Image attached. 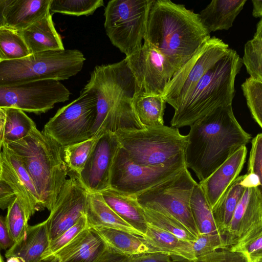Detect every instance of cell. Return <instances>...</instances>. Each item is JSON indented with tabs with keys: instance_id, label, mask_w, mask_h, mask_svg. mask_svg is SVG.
<instances>
[{
	"instance_id": "f35d334b",
	"label": "cell",
	"mask_w": 262,
	"mask_h": 262,
	"mask_svg": "<svg viewBox=\"0 0 262 262\" xmlns=\"http://www.w3.org/2000/svg\"><path fill=\"white\" fill-rule=\"evenodd\" d=\"M262 226L251 230L230 248L242 253L248 262H262Z\"/></svg>"
},
{
	"instance_id": "c3c4849f",
	"label": "cell",
	"mask_w": 262,
	"mask_h": 262,
	"mask_svg": "<svg viewBox=\"0 0 262 262\" xmlns=\"http://www.w3.org/2000/svg\"><path fill=\"white\" fill-rule=\"evenodd\" d=\"M240 183L245 188L262 186L261 179L257 174L252 173L243 175Z\"/></svg>"
},
{
	"instance_id": "1f68e13d",
	"label": "cell",
	"mask_w": 262,
	"mask_h": 262,
	"mask_svg": "<svg viewBox=\"0 0 262 262\" xmlns=\"http://www.w3.org/2000/svg\"><path fill=\"white\" fill-rule=\"evenodd\" d=\"M190 208L200 234L220 232L215 225L211 209L198 183L193 189Z\"/></svg>"
},
{
	"instance_id": "5bb4252c",
	"label": "cell",
	"mask_w": 262,
	"mask_h": 262,
	"mask_svg": "<svg viewBox=\"0 0 262 262\" xmlns=\"http://www.w3.org/2000/svg\"><path fill=\"white\" fill-rule=\"evenodd\" d=\"M125 59L135 78L134 95H163L176 73L164 57L146 41Z\"/></svg>"
},
{
	"instance_id": "db71d44e",
	"label": "cell",
	"mask_w": 262,
	"mask_h": 262,
	"mask_svg": "<svg viewBox=\"0 0 262 262\" xmlns=\"http://www.w3.org/2000/svg\"><path fill=\"white\" fill-rule=\"evenodd\" d=\"M6 259V262H23L20 258L16 256H10Z\"/></svg>"
},
{
	"instance_id": "cb8c5ba5",
	"label": "cell",
	"mask_w": 262,
	"mask_h": 262,
	"mask_svg": "<svg viewBox=\"0 0 262 262\" xmlns=\"http://www.w3.org/2000/svg\"><path fill=\"white\" fill-rule=\"evenodd\" d=\"M100 193L107 204L120 217L142 236L145 235L147 223L143 209L135 197L122 194L111 188Z\"/></svg>"
},
{
	"instance_id": "9f6ffc18",
	"label": "cell",
	"mask_w": 262,
	"mask_h": 262,
	"mask_svg": "<svg viewBox=\"0 0 262 262\" xmlns=\"http://www.w3.org/2000/svg\"><path fill=\"white\" fill-rule=\"evenodd\" d=\"M0 262H4V260L3 259V257L1 253V251H0Z\"/></svg>"
},
{
	"instance_id": "484cf974",
	"label": "cell",
	"mask_w": 262,
	"mask_h": 262,
	"mask_svg": "<svg viewBox=\"0 0 262 262\" xmlns=\"http://www.w3.org/2000/svg\"><path fill=\"white\" fill-rule=\"evenodd\" d=\"M85 215L89 228L104 227L141 236L116 213L105 202L100 193L88 192Z\"/></svg>"
},
{
	"instance_id": "ac0fdd59",
	"label": "cell",
	"mask_w": 262,
	"mask_h": 262,
	"mask_svg": "<svg viewBox=\"0 0 262 262\" xmlns=\"http://www.w3.org/2000/svg\"><path fill=\"white\" fill-rule=\"evenodd\" d=\"M0 179L6 182L24 206L34 214L43 210L34 183L17 157L4 145L1 150Z\"/></svg>"
},
{
	"instance_id": "83f0119b",
	"label": "cell",
	"mask_w": 262,
	"mask_h": 262,
	"mask_svg": "<svg viewBox=\"0 0 262 262\" xmlns=\"http://www.w3.org/2000/svg\"><path fill=\"white\" fill-rule=\"evenodd\" d=\"M143 237L155 252L178 256L188 260L196 259L193 242L182 239L151 224L147 223L146 232Z\"/></svg>"
},
{
	"instance_id": "9a60e30c",
	"label": "cell",
	"mask_w": 262,
	"mask_h": 262,
	"mask_svg": "<svg viewBox=\"0 0 262 262\" xmlns=\"http://www.w3.org/2000/svg\"><path fill=\"white\" fill-rule=\"evenodd\" d=\"M68 176L69 178L66 181L49 216L45 220L50 241L71 227L85 214L88 191L77 173L69 171Z\"/></svg>"
},
{
	"instance_id": "7dc6e473",
	"label": "cell",
	"mask_w": 262,
	"mask_h": 262,
	"mask_svg": "<svg viewBox=\"0 0 262 262\" xmlns=\"http://www.w3.org/2000/svg\"><path fill=\"white\" fill-rule=\"evenodd\" d=\"M14 244L7 227L5 217L0 214V250H7Z\"/></svg>"
},
{
	"instance_id": "ba28073f",
	"label": "cell",
	"mask_w": 262,
	"mask_h": 262,
	"mask_svg": "<svg viewBox=\"0 0 262 262\" xmlns=\"http://www.w3.org/2000/svg\"><path fill=\"white\" fill-rule=\"evenodd\" d=\"M152 0H112L104 9V29L112 43L126 57L139 49Z\"/></svg>"
},
{
	"instance_id": "8d00e7d4",
	"label": "cell",
	"mask_w": 262,
	"mask_h": 262,
	"mask_svg": "<svg viewBox=\"0 0 262 262\" xmlns=\"http://www.w3.org/2000/svg\"><path fill=\"white\" fill-rule=\"evenodd\" d=\"M97 137L62 147L64 162L69 171L79 174L94 147Z\"/></svg>"
},
{
	"instance_id": "5b68a950",
	"label": "cell",
	"mask_w": 262,
	"mask_h": 262,
	"mask_svg": "<svg viewBox=\"0 0 262 262\" xmlns=\"http://www.w3.org/2000/svg\"><path fill=\"white\" fill-rule=\"evenodd\" d=\"M85 58L77 49L49 50L17 59L0 60V86L40 80H66L82 70Z\"/></svg>"
},
{
	"instance_id": "9c48e42d",
	"label": "cell",
	"mask_w": 262,
	"mask_h": 262,
	"mask_svg": "<svg viewBox=\"0 0 262 262\" xmlns=\"http://www.w3.org/2000/svg\"><path fill=\"white\" fill-rule=\"evenodd\" d=\"M97 116V98L82 89L80 96L58 109L45 125L42 132L62 147L92 138L91 131Z\"/></svg>"
},
{
	"instance_id": "4316f807",
	"label": "cell",
	"mask_w": 262,
	"mask_h": 262,
	"mask_svg": "<svg viewBox=\"0 0 262 262\" xmlns=\"http://www.w3.org/2000/svg\"><path fill=\"white\" fill-rule=\"evenodd\" d=\"M92 229L103 241L107 249L125 255L155 252L140 235L111 228L96 226Z\"/></svg>"
},
{
	"instance_id": "44dd1931",
	"label": "cell",
	"mask_w": 262,
	"mask_h": 262,
	"mask_svg": "<svg viewBox=\"0 0 262 262\" xmlns=\"http://www.w3.org/2000/svg\"><path fill=\"white\" fill-rule=\"evenodd\" d=\"M51 0H9L4 11L5 26L21 31L50 13Z\"/></svg>"
},
{
	"instance_id": "b9f144b4",
	"label": "cell",
	"mask_w": 262,
	"mask_h": 262,
	"mask_svg": "<svg viewBox=\"0 0 262 262\" xmlns=\"http://www.w3.org/2000/svg\"><path fill=\"white\" fill-rule=\"evenodd\" d=\"M96 262H170V259L169 255L160 252L125 255L106 249Z\"/></svg>"
},
{
	"instance_id": "ee69618b",
	"label": "cell",
	"mask_w": 262,
	"mask_h": 262,
	"mask_svg": "<svg viewBox=\"0 0 262 262\" xmlns=\"http://www.w3.org/2000/svg\"><path fill=\"white\" fill-rule=\"evenodd\" d=\"M226 248H229L226 236L220 232L200 234L193 242V248L196 258Z\"/></svg>"
},
{
	"instance_id": "f907efd6",
	"label": "cell",
	"mask_w": 262,
	"mask_h": 262,
	"mask_svg": "<svg viewBox=\"0 0 262 262\" xmlns=\"http://www.w3.org/2000/svg\"><path fill=\"white\" fill-rule=\"evenodd\" d=\"M9 0H0V27L5 26L4 11Z\"/></svg>"
},
{
	"instance_id": "f5cc1de1",
	"label": "cell",
	"mask_w": 262,
	"mask_h": 262,
	"mask_svg": "<svg viewBox=\"0 0 262 262\" xmlns=\"http://www.w3.org/2000/svg\"><path fill=\"white\" fill-rule=\"evenodd\" d=\"M37 262H60V261L57 256H54L46 259H40Z\"/></svg>"
},
{
	"instance_id": "7402d4cb",
	"label": "cell",
	"mask_w": 262,
	"mask_h": 262,
	"mask_svg": "<svg viewBox=\"0 0 262 262\" xmlns=\"http://www.w3.org/2000/svg\"><path fill=\"white\" fill-rule=\"evenodd\" d=\"M247 0H213L198 13L208 32L228 30L243 9Z\"/></svg>"
},
{
	"instance_id": "2e32d148",
	"label": "cell",
	"mask_w": 262,
	"mask_h": 262,
	"mask_svg": "<svg viewBox=\"0 0 262 262\" xmlns=\"http://www.w3.org/2000/svg\"><path fill=\"white\" fill-rule=\"evenodd\" d=\"M121 145L115 133L105 132L97 136L79 179L88 192L100 193L110 189L111 170Z\"/></svg>"
},
{
	"instance_id": "60d3db41",
	"label": "cell",
	"mask_w": 262,
	"mask_h": 262,
	"mask_svg": "<svg viewBox=\"0 0 262 262\" xmlns=\"http://www.w3.org/2000/svg\"><path fill=\"white\" fill-rule=\"evenodd\" d=\"M85 214L82 215L71 227L64 231L54 239L50 241L49 244L42 254L41 259H46L54 256L59 250L69 244L80 233L89 228Z\"/></svg>"
},
{
	"instance_id": "e575fe53",
	"label": "cell",
	"mask_w": 262,
	"mask_h": 262,
	"mask_svg": "<svg viewBox=\"0 0 262 262\" xmlns=\"http://www.w3.org/2000/svg\"><path fill=\"white\" fill-rule=\"evenodd\" d=\"M7 209L6 222L14 244L17 243L25 237L29 226V221L34 214L17 196Z\"/></svg>"
},
{
	"instance_id": "6da1fadb",
	"label": "cell",
	"mask_w": 262,
	"mask_h": 262,
	"mask_svg": "<svg viewBox=\"0 0 262 262\" xmlns=\"http://www.w3.org/2000/svg\"><path fill=\"white\" fill-rule=\"evenodd\" d=\"M184 152L185 165L200 182L205 180L252 136L236 120L232 105L219 107L190 126Z\"/></svg>"
},
{
	"instance_id": "681fc988",
	"label": "cell",
	"mask_w": 262,
	"mask_h": 262,
	"mask_svg": "<svg viewBox=\"0 0 262 262\" xmlns=\"http://www.w3.org/2000/svg\"><path fill=\"white\" fill-rule=\"evenodd\" d=\"M253 4L252 15L254 17H260L262 16V1L252 0Z\"/></svg>"
},
{
	"instance_id": "4fadbf2b",
	"label": "cell",
	"mask_w": 262,
	"mask_h": 262,
	"mask_svg": "<svg viewBox=\"0 0 262 262\" xmlns=\"http://www.w3.org/2000/svg\"><path fill=\"white\" fill-rule=\"evenodd\" d=\"M70 94L60 81L52 79L0 86V107L39 115L53 108L55 104L68 100Z\"/></svg>"
},
{
	"instance_id": "f1b7e54d",
	"label": "cell",
	"mask_w": 262,
	"mask_h": 262,
	"mask_svg": "<svg viewBox=\"0 0 262 262\" xmlns=\"http://www.w3.org/2000/svg\"><path fill=\"white\" fill-rule=\"evenodd\" d=\"M166 101L163 95H134L132 103L135 114L144 128L164 125Z\"/></svg>"
},
{
	"instance_id": "30bf717a",
	"label": "cell",
	"mask_w": 262,
	"mask_h": 262,
	"mask_svg": "<svg viewBox=\"0 0 262 262\" xmlns=\"http://www.w3.org/2000/svg\"><path fill=\"white\" fill-rule=\"evenodd\" d=\"M185 167L184 161L162 167L141 165L133 161L120 146L111 170L110 188L135 197L174 176Z\"/></svg>"
},
{
	"instance_id": "8fae6325",
	"label": "cell",
	"mask_w": 262,
	"mask_h": 262,
	"mask_svg": "<svg viewBox=\"0 0 262 262\" xmlns=\"http://www.w3.org/2000/svg\"><path fill=\"white\" fill-rule=\"evenodd\" d=\"M83 89L93 92L97 98V116L93 129L118 101L133 97L135 80L124 58L118 62L96 66Z\"/></svg>"
},
{
	"instance_id": "f546056e",
	"label": "cell",
	"mask_w": 262,
	"mask_h": 262,
	"mask_svg": "<svg viewBox=\"0 0 262 262\" xmlns=\"http://www.w3.org/2000/svg\"><path fill=\"white\" fill-rule=\"evenodd\" d=\"M242 177L239 176L233 182L211 210L219 231L224 235L245 189L240 183Z\"/></svg>"
},
{
	"instance_id": "e0dca14e",
	"label": "cell",
	"mask_w": 262,
	"mask_h": 262,
	"mask_svg": "<svg viewBox=\"0 0 262 262\" xmlns=\"http://www.w3.org/2000/svg\"><path fill=\"white\" fill-rule=\"evenodd\" d=\"M260 226H262V186L246 188L225 231L229 248Z\"/></svg>"
},
{
	"instance_id": "8992f818",
	"label": "cell",
	"mask_w": 262,
	"mask_h": 262,
	"mask_svg": "<svg viewBox=\"0 0 262 262\" xmlns=\"http://www.w3.org/2000/svg\"><path fill=\"white\" fill-rule=\"evenodd\" d=\"M115 134L121 146L138 164L162 167L184 161L187 136L182 135L178 128L164 125L119 130Z\"/></svg>"
},
{
	"instance_id": "52a82bcc",
	"label": "cell",
	"mask_w": 262,
	"mask_h": 262,
	"mask_svg": "<svg viewBox=\"0 0 262 262\" xmlns=\"http://www.w3.org/2000/svg\"><path fill=\"white\" fill-rule=\"evenodd\" d=\"M197 183L185 167L174 176L135 198L142 208L176 218L197 238L200 233L190 208L191 194Z\"/></svg>"
},
{
	"instance_id": "d590c367",
	"label": "cell",
	"mask_w": 262,
	"mask_h": 262,
	"mask_svg": "<svg viewBox=\"0 0 262 262\" xmlns=\"http://www.w3.org/2000/svg\"><path fill=\"white\" fill-rule=\"evenodd\" d=\"M143 211L147 223L182 239L190 242H194L196 239L197 238L181 222L173 216L146 209H143Z\"/></svg>"
},
{
	"instance_id": "ffe728a7",
	"label": "cell",
	"mask_w": 262,
	"mask_h": 262,
	"mask_svg": "<svg viewBox=\"0 0 262 262\" xmlns=\"http://www.w3.org/2000/svg\"><path fill=\"white\" fill-rule=\"evenodd\" d=\"M106 249L99 235L89 228L54 256L60 262H96Z\"/></svg>"
},
{
	"instance_id": "836d02e7",
	"label": "cell",
	"mask_w": 262,
	"mask_h": 262,
	"mask_svg": "<svg viewBox=\"0 0 262 262\" xmlns=\"http://www.w3.org/2000/svg\"><path fill=\"white\" fill-rule=\"evenodd\" d=\"M250 77L262 81V18L256 25L252 39L245 45L244 54L242 58Z\"/></svg>"
},
{
	"instance_id": "7a4b0ae2",
	"label": "cell",
	"mask_w": 262,
	"mask_h": 262,
	"mask_svg": "<svg viewBox=\"0 0 262 262\" xmlns=\"http://www.w3.org/2000/svg\"><path fill=\"white\" fill-rule=\"evenodd\" d=\"M210 37L198 13L170 0H152L144 41L153 46L176 72Z\"/></svg>"
},
{
	"instance_id": "bcb514c9",
	"label": "cell",
	"mask_w": 262,
	"mask_h": 262,
	"mask_svg": "<svg viewBox=\"0 0 262 262\" xmlns=\"http://www.w3.org/2000/svg\"><path fill=\"white\" fill-rule=\"evenodd\" d=\"M16 197L15 193L10 186L0 179V209H7Z\"/></svg>"
},
{
	"instance_id": "7c38bea8",
	"label": "cell",
	"mask_w": 262,
	"mask_h": 262,
	"mask_svg": "<svg viewBox=\"0 0 262 262\" xmlns=\"http://www.w3.org/2000/svg\"><path fill=\"white\" fill-rule=\"evenodd\" d=\"M227 43L211 37L173 75L163 95L166 102L176 109L185 96L228 51Z\"/></svg>"
},
{
	"instance_id": "ab89813d",
	"label": "cell",
	"mask_w": 262,
	"mask_h": 262,
	"mask_svg": "<svg viewBox=\"0 0 262 262\" xmlns=\"http://www.w3.org/2000/svg\"><path fill=\"white\" fill-rule=\"evenodd\" d=\"M252 117L262 127V81L249 77L241 85Z\"/></svg>"
},
{
	"instance_id": "277c9868",
	"label": "cell",
	"mask_w": 262,
	"mask_h": 262,
	"mask_svg": "<svg viewBox=\"0 0 262 262\" xmlns=\"http://www.w3.org/2000/svg\"><path fill=\"white\" fill-rule=\"evenodd\" d=\"M242 66V58L229 48L174 110L171 126H190L215 109L232 105L235 79Z\"/></svg>"
},
{
	"instance_id": "d6986e66",
	"label": "cell",
	"mask_w": 262,
	"mask_h": 262,
	"mask_svg": "<svg viewBox=\"0 0 262 262\" xmlns=\"http://www.w3.org/2000/svg\"><path fill=\"white\" fill-rule=\"evenodd\" d=\"M247 154L246 146L240 147L205 180L199 183L211 210L239 176Z\"/></svg>"
},
{
	"instance_id": "d4e9b609",
	"label": "cell",
	"mask_w": 262,
	"mask_h": 262,
	"mask_svg": "<svg viewBox=\"0 0 262 262\" xmlns=\"http://www.w3.org/2000/svg\"><path fill=\"white\" fill-rule=\"evenodd\" d=\"M50 243L46 221L29 225L25 237L6 250L5 256L20 258L23 262H37Z\"/></svg>"
},
{
	"instance_id": "4dcf8cb0",
	"label": "cell",
	"mask_w": 262,
	"mask_h": 262,
	"mask_svg": "<svg viewBox=\"0 0 262 262\" xmlns=\"http://www.w3.org/2000/svg\"><path fill=\"white\" fill-rule=\"evenodd\" d=\"M6 120L0 139V148L4 144L19 141L27 137L36 124L24 111L15 108H4Z\"/></svg>"
},
{
	"instance_id": "f6af8a7d",
	"label": "cell",
	"mask_w": 262,
	"mask_h": 262,
	"mask_svg": "<svg viewBox=\"0 0 262 262\" xmlns=\"http://www.w3.org/2000/svg\"><path fill=\"white\" fill-rule=\"evenodd\" d=\"M251 148L246 173H252L262 179V134L256 135L251 141Z\"/></svg>"
},
{
	"instance_id": "d6a6232c",
	"label": "cell",
	"mask_w": 262,
	"mask_h": 262,
	"mask_svg": "<svg viewBox=\"0 0 262 262\" xmlns=\"http://www.w3.org/2000/svg\"><path fill=\"white\" fill-rule=\"evenodd\" d=\"M30 54L20 31L5 26L0 27V60L19 59Z\"/></svg>"
},
{
	"instance_id": "816d5d0a",
	"label": "cell",
	"mask_w": 262,
	"mask_h": 262,
	"mask_svg": "<svg viewBox=\"0 0 262 262\" xmlns=\"http://www.w3.org/2000/svg\"><path fill=\"white\" fill-rule=\"evenodd\" d=\"M6 120V111L0 107V139L1 138Z\"/></svg>"
},
{
	"instance_id": "603a6c76",
	"label": "cell",
	"mask_w": 262,
	"mask_h": 262,
	"mask_svg": "<svg viewBox=\"0 0 262 262\" xmlns=\"http://www.w3.org/2000/svg\"><path fill=\"white\" fill-rule=\"evenodd\" d=\"M20 32L30 54L64 49L51 12Z\"/></svg>"
},
{
	"instance_id": "7bdbcfd3",
	"label": "cell",
	"mask_w": 262,
	"mask_h": 262,
	"mask_svg": "<svg viewBox=\"0 0 262 262\" xmlns=\"http://www.w3.org/2000/svg\"><path fill=\"white\" fill-rule=\"evenodd\" d=\"M170 262H248L242 253L232 251L230 248L219 249L207 254L198 257L195 260H188L180 256L169 255Z\"/></svg>"
},
{
	"instance_id": "11a10c76",
	"label": "cell",
	"mask_w": 262,
	"mask_h": 262,
	"mask_svg": "<svg viewBox=\"0 0 262 262\" xmlns=\"http://www.w3.org/2000/svg\"><path fill=\"white\" fill-rule=\"evenodd\" d=\"M1 150H2V149L0 148V175H1V168H2V166H1Z\"/></svg>"
},
{
	"instance_id": "3957f363",
	"label": "cell",
	"mask_w": 262,
	"mask_h": 262,
	"mask_svg": "<svg viewBox=\"0 0 262 262\" xmlns=\"http://www.w3.org/2000/svg\"><path fill=\"white\" fill-rule=\"evenodd\" d=\"M3 145L21 162L34 183L42 209L50 211L69 171L62 147L37 127L24 138Z\"/></svg>"
},
{
	"instance_id": "74e56055",
	"label": "cell",
	"mask_w": 262,
	"mask_h": 262,
	"mask_svg": "<svg viewBox=\"0 0 262 262\" xmlns=\"http://www.w3.org/2000/svg\"><path fill=\"white\" fill-rule=\"evenodd\" d=\"M103 6V0H51L50 11L51 13L89 16Z\"/></svg>"
}]
</instances>
